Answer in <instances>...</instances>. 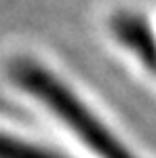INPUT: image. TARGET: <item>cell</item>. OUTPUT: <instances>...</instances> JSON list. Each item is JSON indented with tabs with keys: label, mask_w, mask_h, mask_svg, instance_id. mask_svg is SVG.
<instances>
[{
	"label": "cell",
	"mask_w": 156,
	"mask_h": 158,
	"mask_svg": "<svg viewBox=\"0 0 156 158\" xmlns=\"http://www.w3.org/2000/svg\"><path fill=\"white\" fill-rule=\"evenodd\" d=\"M17 86L47 108L99 158H139L61 78L32 59H17L11 68Z\"/></svg>",
	"instance_id": "obj_1"
},
{
	"label": "cell",
	"mask_w": 156,
	"mask_h": 158,
	"mask_svg": "<svg viewBox=\"0 0 156 158\" xmlns=\"http://www.w3.org/2000/svg\"><path fill=\"white\" fill-rule=\"evenodd\" d=\"M0 158H68L51 148H42L32 141H23L17 135L0 131Z\"/></svg>",
	"instance_id": "obj_2"
}]
</instances>
